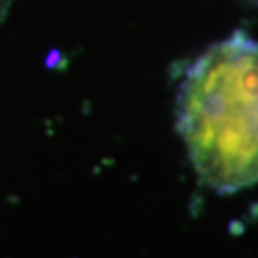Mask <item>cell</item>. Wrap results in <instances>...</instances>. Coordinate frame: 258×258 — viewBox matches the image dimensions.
<instances>
[{
    "mask_svg": "<svg viewBox=\"0 0 258 258\" xmlns=\"http://www.w3.org/2000/svg\"><path fill=\"white\" fill-rule=\"evenodd\" d=\"M178 130L195 172L218 194L258 184V42L243 31L212 44L178 92Z\"/></svg>",
    "mask_w": 258,
    "mask_h": 258,
    "instance_id": "1",
    "label": "cell"
},
{
    "mask_svg": "<svg viewBox=\"0 0 258 258\" xmlns=\"http://www.w3.org/2000/svg\"><path fill=\"white\" fill-rule=\"evenodd\" d=\"M250 2H258V0H250Z\"/></svg>",
    "mask_w": 258,
    "mask_h": 258,
    "instance_id": "2",
    "label": "cell"
}]
</instances>
